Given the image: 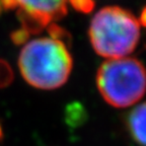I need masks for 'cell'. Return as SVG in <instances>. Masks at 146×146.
<instances>
[{"instance_id":"cell-1","label":"cell","mask_w":146,"mask_h":146,"mask_svg":"<svg viewBox=\"0 0 146 146\" xmlns=\"http://www.w3.org/2000/svg\"><path fill=\"white\" fill-rule=\"evenodd\" d=\"M21 75L36 88L55 89L68 80L73 62L65 43L57 34L31 40L18 58Z\"/></svg>"},{"instance_id":"cell-2","label":"cell","mask_w":146,"mask_h":146,"mask_svg":"<svg viewBox=\"0 0 146 146\" xmlns=\"http://www.w3.org/2000/svg\"><path fill=\"white\" fill-rule=\"evenodd\" d=\"M140 23L133 13L119 6L98 10L89 27V39L96 54L107 59L127 57L140 40Z\"/></svg>"},{"instance_id":"cell-3","label":"cell","mask_w":146,"mask_h":146,"mask_svg":"<svg viewBox=\"0 0 146 146\" xmlns=\"http://www.w3.org/2000/svg\"><path fill=\"white\" fill-rule=\"evenodd\" d=\"M96 85L110 106L130 107L146 92V69L141 61L133 57L107 59L96 73Z\"/></svg>"},{"instance_id":"cell-4","label":"cell","mask_w":146,"mask_h":146,"mask_svg":"<svg viewBox=\"0 0 146 146\" xmlns=\"http://www.w3.org/2000/svg\"><path fill=\"white\" fill-rule=\"evenodd\" d=\"M69 0H0V9L15 10L23 35L42 31L66 15Z\"/></svg>"},{"instance_id":"cell-5","label":"cell","mask_w":146,"mask_h":146,"mask_svg":"<svg viewBox=\"0 0 146 146\" xmlns=\"http://www.w3.org/2000/svg\"><path fill=\"white\" fill-rule=\"evenodd\" d=\"M128 127L136 143L146 146V102L132 110L128 118Z\"/></svg>"},{"instance_id":"cell-6","label":"cell","mask_w":146,"mask_h":146,"mask_svg":"<svg viewBox=\"0 0 146 146\" xmlns=\"http://www.w3.org/2000/svg\"><path fill=\"white\" fill-rule=\"evenodd\" d=\"M69 3L82 12H88L94 7L92 0H69Z\"/></svg>"},{"instance_id":"cell-7","label":"cell","mask_w":146,"mask_h":146,"mask_svg":"<svg viewBox=\"0 0 146 146\" xmlns=\"http://www.w3.org/2000/svg\"><path fill=\"white\" fill-rule=\"evenodd\" d=\"M140 23V25H144L146 27V7L142 10L141 12V15H140V19H138Z\"/></svg>"}]
</instances>
